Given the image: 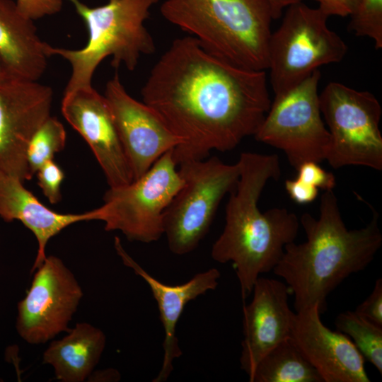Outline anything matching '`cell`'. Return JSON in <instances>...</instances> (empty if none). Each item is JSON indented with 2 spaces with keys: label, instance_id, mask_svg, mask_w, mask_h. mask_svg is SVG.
<instances>
[{
  "label": "cell",
  "instance_id": "1",
  "mask_svg": "<svg viewBox=\"0 0 382 382\" xmlns=\"http://www.w3.org/2000/svg\"><path fill=\"white\" fill-rule=\"evenodd\" d=\"M141 96L181 139L173 150L177 166L204 159L212 150L230 151L254 136L272 103L265 71L232 64L193 36L172 42L151 70Z\"/></svg>",
  "mask_w": 382,
  "mask_h": 382
},
{
  "label": "cell",
  "instance_id": "2",
  "mask_svg": "<svg viewBox=\"0 0 382 382\" xmlns=\"http://www.w3.org/2000/svg\"><path fill=\"white\" fill-rule=\"evenodd\" d=\"M371 219L363 228L348 229L332 190L320 197L318 219L303 213L299 223L306 233L301 243H288L273 270L294 298L296 311L326 308L328 296L351 274L364 270L382 245L379 214L369 203Z\"/></svg>",
  "mask_w": 382,
  "mask_h": 382
},
{
  "label": "cell",
  "instance_id": "3",
  "mask_svg": "<svg viewBox=\"0 0 382 382\" xmlns=\"http://www.w3.org/2000/svg\"><path fill=\"white\" fill-rule=\"evenodd\" d=\"M237 163L239 178L229 192L224 228L211 256L219 263L232 262L244 300L260 275L273 271L285 246L296 239L300 223L285 208L262 212L258 207L267 183L280 176L277 155L243 152Z\"/></svg>",
  "mask_w": 382,
  "mask_h": 382
},
{
  "label": "cell",
  "instance_id": "4",
  "mask_svg": "<svg viewBox=\"0 0 382 382\" xmlns=\"http://www.w3.org/2000/svg\"><path fill=\"white\" fill-rule=\"evenodd\" d=\"M161 13L216 57L243 69H267L274 19L268 0H166Z\"/></svg>",
  "mask_w": 382,
  "mask_h": 382
},
{
  "label": "cell",
  "instance_id": "5",
  "mask_svg": "<svg viewBox=\"0 0 382 382\" xmlns=\"http://www.w3.org/2000/svg\"><path fill=\"white\" fill-rule=\"evenodd\" d=\"M67 1L84 21L88 39L78 50L48 47L50 57L60 56L71 65L64 93L92 86L96 69L108 57H112L115 69L124 65L134 71L141 55L154 53L155 43L144 22L159 0H108L96 7L80 0Z\"/></svg>",
  "mask_w": 382,
  "mask_h": 382
},
{
  "label": "cell",
  "instance_id": "6",
  "mask_svg": "<svg viewBox=\"0 0 382 382\" xmlns=\"http://www.w3.org/2000/svg\"><path fill=\"white\" fill-rule=\"evenodd\" d=\"M318 7L302 1L289 5L268 46L270 81L274 95L297 86L318 67L340 62L347 46Z\"/></svg>",
  "mask_w": 382,
  "mask_h": 382
},
{
  "label": "cell",
  "instance_id": "7",
  "mask_svg": "<svg viewBox=\"0 0 382 382\" xmlns=\"http://www.w3.org/2000/svg\"><path fill=\"white\" fill-rule=\"evenodd\" d=\"M178 166L184 183L163 212V227L169 250L183 255L193 251L208 233L240 169L238 163L227 164L216 156L184 161Z\"/></svg>",
  "mask_w": 382,
  "mask_h": 382
},
{
  "label": "cell",
  "instance_id": "8",
  "mask_svg": "<svg viewBox=\"0 0 382 382\" xmlns=\"http://www.w3.org/2000/svg\"><path fill=\"white\" fill-rule=\"evenodd\" d=\"M183 183L170 150L140 178L110 187L103 205L91 210L92 219L103 221L107 231L122 232L131 241H156L163 235V212Z\"/></svg>",
  "mask_w": 382,
  "mask_h": 382
},
{
  "label": "cell",
  "instance_id": "9",
  "mask_svg": "<svg viewBox=\"0 0 382 382\" xmlns=\"http://www.w3.org/2000/svg\"><path fill=\"white\" fill-rule=\"evenodd\" d=\"M330 136L326 161L335 169L348 166L382 170V108L376 96L338 82L319 95Z\"/></svg>",
  "mask_w": 382,
  "mask_h": 382
},
{
  "label": "cell",
  "instance_id": "10",
  "mask_svg": "<svg viewBox=\"0 0 382 382\" xmlns=\"http://www.w3.org/2000/svg\"><path fill=\"white\" fill-rule=\"evenodd\" d=\"M320 72L278 95L254 134L257 141L283 151L290 165L326 159L330 136L322 118L318 93Z\"/></svg>",
  "mask_w": 382,
  "mask_h": 382
},
{
  "label": "cell",
  "instance_id": "11",
  "mask_svg": "<svg viewBox=\"0 0 382 382\" xmlns=\"http://www.w3.org/2000/svg\"><path fill=\"white\" fill-rule=\"evenodd\" d=\"M34 273L25 296L18 303L16 328L30 345H40L67 332L83 296L74 274L54 255L47 256Z\"/></svg>",
  "mask_w": 382,
  "mask_h": 382
},
{
  "label": "cell",
  "instance_id": "12",
  "mask_svg": "<svg viewBox=\"0 0 382 382\" xmlns=\"http://www.w3.org/2000/svg\"><path fill=\"white\" fill-rule=\"evenodd\" d=\"M51 87L7 76L0 80V170L22 182L30 180L27 148L50 117Z\"/></svg>",
  "mask_w": 382,
  "mask_h": 382
},
{
  "label": "cell",
  "instance_id": "13",
  "mask_svg": "<svg viewBox=\"0 0 382 382\" xmlns=\"http://www.w3.org/2000/svg\"><path fill=\"white\" fill-rule=\"evenodd\" d=\"M104 96L134 180L143 175L165 153L182 144L151 108L127 92L117 73L106 83Z\"/></svg>",
  "mask_w": 382,
  "mask_h": 382
},
{
  "label": "cell",
  "instance_id": "14",
  "mask_svg": "<svg viewBox=\"0 0 382 382\" xmlns=\"http://www.w3.org/2000/svg\"><path fill=\"white\" fill-rule=\"evenodd\" d=\"M62 112L89 145L110 187L129 184L133 175L110 107L93 86L64 93Z\"/></svg>",
  "mask_w": 382,
  "mask_h": 382
},
{
  "label": "cell",
  "instance_id": "15",
  "mask_svg": "<svg viewBox=\"0 0 382 382\" xmlns=\"http://www.w3.org/2000/svg\"><path fill=\"white\" fill-rule=\"evenodd\" d=\"M320 315L318 305L296 311L289 340L323 382H369L363 356L346 335L326 327Z\"/></svg>",
  "mask_w": 382,
  "mask_h": 382
},
{
  "label": "cell",
  "instance_id": "16",
  "mask_svg": "<svg viewBox=\"0 0 382 382\" xmlns=\"http://www.w3.org/2000/svg\"><path fill=\"white\" fill-rule=\"evenodd\" d=\"M253 299L243 307L241 368L250 379L260 361L271 349L289 337L294 313L290 309L286 284L260 277Z\"/></svg>",
  "mask_w": 382,
  "mask_h": 382
},
{
  "label": "cell",
  "instance_id": "17",
  "mask_svg": "<svg viewBox=\"0 0 382 382\" xmlns=\"http://www.w3.org/2000/svg\"><path fill=\"white\" fill-rule=\"evenodd\" d=\"M114 245L123 264L147 283L157 303L165 337L162 366L152 381L164 382L173 370L174 360L183 354L176 336V326L184 308L190 301L208 291L214 290L218 286L221 273L216 268H210L196 274L183 284L168 285L159 282L143 269L125 251L117 236L115 237Z\"/></svg>",
  "mask_w": 382,
  "mask_h": 382
},
{
  "label": "cell",
  "instance_id": "18",
  "mask_svg": "<svg viewBox=\"0 0 382 382\" xmlns=\"http://www.w3.org/2000/svg\"><path fill=\"white\" fill-rule=\"evenodd\" d=\"M0 218L6 222L21 221L35 236L37 250L30 270L33 273L45 260L50 239L74 224L93 221L91 210L63 214L45 206L18 178L0 170Z\"/></svg>",
  "mask_w": 382,
  "mask_h": 382
},
{
  "label": "cell",
  "instance_id": "19",
  "mask_svg": "<svg viewBox=\"0 0 382 382\" xmlns=\"http://www.w3.org/2000/svg\"><path fill=\"white\" fill-rule=\"evenodd\" d=\"M49 45L15 1L0 0V60L9 76L37 81L47 66Z\"/></svg>",
  "mask_w": 382,
  "mask_h": 382
},
{
  "label": "cell",
  "instance_id": "20",
  "mask_svg": "<svg viewBox=\"0 0 382 382\" xmlns=\"http://www.w3.org/2000/svg\"><path fill=\"white\" fill-rule=\"evenodd\" d=\"M106 345L105 333L88 323H78L62 339L53 340L42 354L57 379L83 382L98 364Z\"/></svg>",
  "mask_w": 382,
  "mask_h": 382
},
{
  "label": "cell",
  "instance_id": "21",
  "mask_svg": "<svg viewBox=\"0 0 382 382\" xmlns=\"http://www.w3.org/2000/svg\"><path fill=\"white\" fill-rule=\"evenodd\" d=\"M250 382H323L316 369L289 340L260 361Z\"/></svg>",
  "mask_w": 382,
  "mask_h": 382
},
{
  "label": "cell",
  "instance_id": "22",
  "mask_svg": "<svg viewBox=\"0 0 382 382\" xmlns=\"http://www.w3.org/2000/svg\"><path fill=\"white\" fill-rule=\"evenodd\" d=\"M337 330L346 335L363 356L382 374V327L355 311L340 313L335 319Z\"/></svg>",
  "mask_w": 382,
  "mask_h": 382
},
{
  "label": "cell",
  "instance_id": "23",
  "mask_svg": "<svg viewBox=\"0 0 382 382\" xmlns=\"http://www.w3.org/2000/svg\"><path fill=\"white\" fill-rule=\"evenodd\" d=\"M66 141L64 125L50 116L33 135L27 148V162L33 176L45 162L54 159V155L64 149Z\"/></svg>",
  "mask_w": 382,
  "mask_h": 382
},
{
  "label": "cell",
  "instance_id": "24",
  "mask_svg": "<svg viewBox=\"0 0 382 382\" xmlns=\"http://www.w3.org/2000/svg\"><path fill=\"white\" fill-rule=\"evenodd\" d=\"M350 17L349 28L355 35L368 37L382 48V0H360Z\"/></svg>",
  "mask_w": 382,
  "mask_h": 382
},
{
  "label": "cell",
  "instance_id": "25",
  "mask_svg": "<svg viewBox=\"0 0 382 382\" xmlns=\"http://www.w3.org/2000/svg\"><path fill=\"white\" fill-rule=\"evenodd\" d=\"M42 193L51 204L61 201V185L64 178L62 169L54 161L45 162L35 173Z\"/></svg>",
  "mask_w": 382,
  "mask_h": 382
},
{
  "label": "cell",
  "instance_id": "26",
  "mask_svg": "<svg viewBox=\"0 0 382 382\" xmlns=\"http://www.w3.org/2000/svg\"><path fill=\"white\" fill-rule=\"evenodd\" d=\"M296 171L298 179L318 189L324 191L332 190L336 185L334 174L325 171L318 163L305 162L297 168Z\"/></svg>",
  "mask_w": 382,
  "mask_h": 382
},
{
  "label": "cell",
  "instance_id": "27",
  "mask_svg": "<svg viewBox=\"0 0 382 382\" xmlns=\"http://www.w3.org/2000/svg\"><path fill=\"white\" fill-rule=\"evenodd\" d=\"M369 321L382 327V279H376L369 296L354 311Z\"/></svg>",
  "mask_w": 382,
  "mask_h": 382
},
{
  "label": "cell",
  "instance_id": "28",
  "mask_svg": "<svg viewBox=\"0 0 382 382\" xmlns=\"http://www.w3.org/2000/svg\"><path fill=\"white\" fill-rule=\"evenodd\" d=\"M15 2L25 16L35 21L59 12L63 0H16Z\"/></svg>",
  "mask_w": 382,
  "mask_h": 382
},
{
  "label": "cell",
  "instance_id": "29",
  "mask_svg": "<svg viewBox=\"0 0 382 382\" xmlns=\"http://www.w3.org/2000/svg\"><path fill=\"white\" fill-rule=\"evenodd\" d=\"M285 189L290 198L295 202L304 204L311 203L318 195V189L296 178L286 180Z\"/></svg>",
  "mask_w": 382,
  "mask_h": 382
},
{
  "label": "cell",
  "instance_id": "30",
  "mask_svg": "<svg viewBox=\"0 0 382 382\" xmlns=\"http://www.w3.org/2000/svg\"><path fill=\"white\" fill-rule=\"evenodd\" d=\"M318 8L328 16H351L357 8L360 0H314Z\"/></svg>",
  "mask_w": 382,
  "mask_h": 382
},
{
  "label": "cell",
  "instance_id": "31",
  "mask_svg": "<svg viewBox=\"0 0 382 382\" xmlns=\"http://www.w3.org/2000/svg\"><path fill=\"white\" fill-rule=\"evenodd\" d=\"M88 379H93L91 381H117L120 379V374L116 369H107L93 371Z\"/></svg>",
  "mask_w": 382,
  "mask_h": 382
},
{
  "label": "cell",
  "instance_id": "32",
  "mask_svg": "<svg viewBox=\"0 0 382 382\" xmlns=\"http://www.w3.org/2000/svg\"><path fill=\"white\" fill-rule=\"evenodd\" d=\"M270 1L274 19L280 18L282 11L289 5L302 0H268Z\"/></svg>",
  "mask_w": 382,
  "mask_h": 382
},
{
  "label": "cell",
  "instance_id": "33",
  "mask_svg": "<svg viewBox=\"0 0 382 382\" xmlns=\"http://www.w3.org/2000/svg\"><path fill=\"white\" fill-rule=\"evenodd\" d=\"M8 76L0 60V80Z\"/></svg>",
  "mask_w": 382,
  "mask_h": 382
}]
</instances>
